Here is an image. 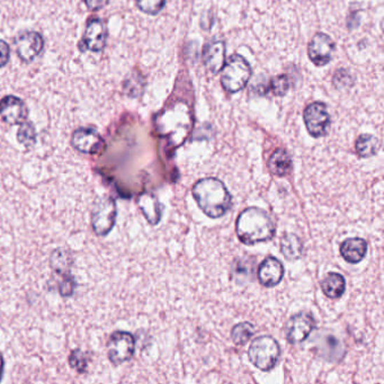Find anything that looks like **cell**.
I'll use <instances>...</instances> for the list:
<instances>
[{
	"instance_id": "6da1fadb",
	"label": "cell",
	"mask_w": 384,
	"mask_h": 384,
	"mask_svg": "<svg viewBox=\"0 0 384 384\" xmlns=\"http://www.w3.org/2000/svg\"><path fill=\"white\" fill-rule=\"evenodd\" d=\"M236 232L241 243L254 246L272 240L276 227L265 210L250 206L239 214L236 222Z\"/></svg>"
},
{
	"instance_id": "7a4b0ae2",
	"label": "cell",
	"mask_w": 384,
	"mask_h": 384,
	"mask_svg": "<svg viewBox=\"0 0 384 384\" xmlns=\"http://www.w3.org/2000/svg\"><path fill=\"white\" fill-rule=\"evenodd\" d=\"M193 197L199 208L212 219L223 217L232 206L228 188L213 177L199 179L193 186Z\"/></svg>"
},
{
	"instance_id": "3957f363",
	"label": "cell",
	"mask_w": 384,
	"mask_h": 384,
	"mask_svg": "<svg viewBox=\"0 0 384 384\" xmlns=\"http://www.w3.org/2000/svg\"><path fill=\"white\" fill-rule=\"evenodd\" d=\"M221 85L225 92L237 94L243 90L252 77V66L243 55H234L223 66Z\"/></svg>"
},
{
	"instance_id": "277c9868",
	"label": "cell",
	"mask_w": 384,
	"mask_h": 384,
	"mask_svg": "<svg viewBox=\"0 0 384 384\" xmlns=\"http://www.w3.org/2000/svg\"><path fill=\"white\" fill-rule=\"evenodd\" d=\"M248 357L250 363L259 370H273L280 361V345L271 336H260L249 346Z\"/></svg>"
},
{
	"instance_id": "5b68a950",
	"label": "cell",
	"mask_w": 384,
	"mask_h": 384,
	"mask_svg": "<svg viewBox=\"0 0 384 384\" xmlns=\"http://www.w3.org/2000/svg\"><path fill=\"white\" fill-rule=\"evenodd\" d=\"M116 204L111 197H101L96 201L92 211V227L99 236L110 234L115 225Z\"/></svg>"
},
{
	"instance_id": "8992f818",
	"label": "cell",
	"mask_w": 384,
	"mask_h": 384,
	"mask_svg": "<svg viewBox=\"0 0 384 384\" xmlns=\"http://www.w3.org/2000/svg\"><path fill=\"white\" fill-rule=\"evenodd\" d=\"M134 348L136 339L130 332H113L107 343V354L114 365H120L131 360L134 354Z\"/></svg>"
},
{
	"instance_id": "52a82bcc",
	"label": "cell",
	"mask_w": 384,
	"mask_h": 384,
	"mask_svg": "<svg viewBox=\"0 0 384 384\" xmlns=\"http://www.w3.org/2000/svg\"><path fill=\"white\" fill-rule=\"evenodd\" d=\"M306 130L313 138L326 136L330 129V115L326 105L315 101L306 107L304 113Z\"/></svg>"
},
{
	"instance_id": "ba28073f",
	"label": "cell",
	"mask_w": 384,
	"mask_h": 384,
	"mask_svg": "<svg viewBox=\"0 0 384 384\" xmlns=\"http://www.w3.org/2000/svg\"><path fill=\"white\" fill-rule=\"evenodd\" d=\"M315 318L309 312H299L286 322L284 332L290 344L304 343L315 329Z\"/></svg>"
},
{
	"instance_id": "9c48e42d",
	"label": "cell",
	"mask_w": 384,
	"mask_h": 384,
	"mask_svg": "<svg viewBox=\"0 0 384 384\" xmlns=\"http://www.w3.org/2000/svg\"><path fill=\"white\" fill-rule=\"evenodd\" d=\"M335 53V43L329 35L317 33L310 41L308 55L317 66H325L332 60Z\"/></svg>"
},
{
	"instance_id": "30bf717a",
	"label": "cell",
	"mask_w": 384,
	"mask_h": 384,
	"mask_svg": "<svg viewBox=\"0 0 384 384\" xmlns=\"http://www.w3.org/2000/svg\"><path fill=\"white\" fill-rule=\"evenodd\" d=\"M15 45L20 60L32 62L43 50L44 40L40 33L27 31L18 35L15 40Z\"/></svg>"
},
{
	"instance_id": "8fae6325",
	"label": "cell",
	"mask_w": 384,
	"mask_h": 384,
	"mask_svg": "<svg viewBox=\"0 0 384 384\" xmlns=\"http://www.w3.org/2000/svg\"><path fill=\"white\" fill-rule=\"evenodd\" d=\"M73 148L79 152L87 153V155H95L101 152L105 147V142L93 129L88 127H80L76 130L71 139Z\"/></svg>"
},
{
	"instance_id": "7c38bea8",
	"label": "cell",
	"mask_w": 384,
	"mask_h": 384,
	"mask_svg": "<svg viewBox=\"0 0 384 384\" xmlns=\"http://www.w3.org/2000/svg\"><path fill=\"white\" fill-rule=\"evenodd\" d=\"M106 43V29L99 18H93L87 24L84 38L80 42V50L83 52L90 50L93 52H101Z\"/></svg>"
},
{
	"instance_id": "4fadbf2b",
	"label": "cell",
	"mask_w": 384,
	"mask_h": 384,
	"mask_svg": "<svg viewBox=\"0 0 384 384\" xmlns=\"http://www.w3.org/2000/svg\"><path fill=\"white\" fill-rule=\"evenodd\" d=\"M29 115L27 104L16 96H5L0 101V116L8 125H20Z\"/></svg>"
},
{
	"instance_id": "5bb4252c",
	"label": "cell",
	"mask_w": 384,
	"mask_h": 384,
	"mask_svg": "<svg viewBox=\"0 0 384 384\" xmlns=\"http://www.w3.org/2000/svg\"><path fill=\"white\" fill-rule=\"evenodd\" d=\"M284 274L285 271L283 264L280 263L278 258H265L258 267V280L260 284L266 287L278 285L283 280Z\"/></svg>"
},
{
	"instance_id": "9a60e30c",
	"label": "cell",
	"mask_w": 384,
	"mask_h": 384,
	"mask_svg": "<svg viewBox=\"0 0 384 384\" xmlns=\"http://www.w3.org/2000/svg\"><path fill=\"white\" fill-rule=\"evenodd\" d=\"M203 61L206 69L212 73H219L225 64V45L221 41H215L206 45L203 51Z\"/></svg>"
},
{
	"instance_id": "2e32d148",
	"label": "cell",
	"mask_w": 384,
	"mask_h": 384,
	"mask_svg": "<svg viewBox=\"0 0 384 384\" xmlns=\"http://www.w3.org/2000/svg\"><path fill=\"white\" fill-rule=\"evenodd\" d=\"M367 243L363 238H348L341 245V257L350 264H358L364 259Z\"/></svg>"
},
{
	"instance_id": "e0dca14e",
	"label": "cell",
	"mask_w": 384,
	"mask_h": 384,
	"mask_svg": "<svg viewBox=\"0 0 384 384\" xmlns=\"http://www.w3.org/2000/svg\"><path fill=\"white\" fill-rule=\"evenodd\" d=\"M138 206L150 225H157L159 222L162 219V208L155 195L148 193L141 194L138 197Z\"/></svg>"
},
{
	"instance_id": "ac0fdd59",
	"label": "cell",
	"mask_w": 384,
	"mask_h": 384,
	"mask_svg": "<svg viewBox=\"0 0 384 384\" xmlns=\"http://www.w3.org/2000/svg\"><path fill=\"white\" fill-rule=\"evenodd\" d=\"M269 169L274 176L283 177L287 176L293 169V162H292L291 156L287 151L284 149H278L272 153V156L269 157V162H267Z\"/></svg>"
},
{
	"instance_id": "d6986e66",
	"label": "cell",
	"mask_w": 384,
	"mask_h": 384,
	"mask_svg": "<svg viewBox=\"0 0 384 384\" xmlns=\"http://www.w3.org/2000/svg\"><path fill=\"white\" fill-rule=\"evenodd\" d=\"M304 252V243L297 234H285L280 239V253L290 262L300 259Z\"/></svg>"
},
{
	"instance_id": "ffe728a7",
	"label": "cell",
	"mask_w": 384,
	"mask_h": 384,
	"mask_svg": "<svg viewBox=\"0 0 384 384\" xmlns=\"http://www.w3.org/2000/svg\"><path fill=\"white\" fill-rule=\"evenodd\" d=\"M321 290L327 298L339 299L346 290V280L339 273H330L321 282Z\"/></svg>"
},
{
	"instance_id": "44dd1931",
	"label": "cell",
	"mask_w": 384,
	"mask_h": 384,
	"mask_svg": "<svg viewBox=\"0 0 384 384\" xmlns=\"http://www.w3.org/2000/svg\"><path fill=\"white\" fill-rule=\"evenodd\" d=\"M381 143L376 136L372 134H362L356 140L355 149L358 156L361 158H370L376 156L380 150Z\"/></svg>"
},
{
	"instance_id": "7402d4cb",
	"label": "cell",
	"mask_w": 384,
	"mask_h": 384,
	"mask_svg": "<svg viewBox=\"0 0 384 384\" xmlns=\"http://www.w3.org/2000/svg\"><path fill=\"white\" fill-rule=\"evenodd\" d=\"M255 327L254 325L250 322H240V324L236 325L232 330V339L234 344L238 346H243L249 339L255 335Z\"/></svg>"
},
{
	"instance_id": "603a6c76",
	"label": "cell",
	"mask_w": 384,
	"mask_h": 384,
	"mask_svg": "<svg viewBox=\"0 0 384 384\" xmlns=\"http://www.w3.org/2000/svg\"><path fill=\"white\" fill-rule=\"evenodd\" d=\"M17 140L20 145L24 147L31 148L36 142V131L34 125L31 122H23L20 123L17 132Z\"/></svg>"
},
{
	"instance_id": "cb8c5ba5",
	"label": "cell",
	"mask_w": 384,
	"mask_h": 384,
	"mask_svg": "<svg viewBox=\"0 0 384 384\" xmlns=\"http://www.w3.org/2000/svg\"><path fill=\"white\" fill-rule=\"evenodd\" d=\"M166 0H136V6L141 12L149 15H157L165 6Z\"/></svg>"
},
{
	"instance_id": "d4e9b609",
	"label": "cell",
	"mask_w": 384,
	"mask_h": 384,
	"mask_svg": "<svg viewBox=\"0 0 384 384\" xmlns=\"http://www.w3.org/2000/svg\"><path fill=\"white\" fill-rule=\"evenodd\" d=\"M70 367H73V370L78 373L86 372L87 370V358L84 353L80 350H76L71 352L69 357Z\"/></svg>"
},
{
	"instance_id": "484cf974",
	"label": "cell",
	"mask_w": 384,
	"mask_h": 384,
	"mask_svg": "<svg viewBox=\"0 0 384 384\" xmlns=\"http://www.w3.org/2000/svg\"><path fill=\"white\" fill-rule=\"evenodd\" d=\"M273 93L276 96H284L290 90V80L286 76H278L271 83Z\"/></svg>"
},
{
	"instance_id": "4316f807",
	"label": "cell",
	"mask_w": 384,
	"mask_h": 384,
	"mask_svg": "<svg viewBox=\"0 0 384 384\" xmlns=\"http://www.w3.org/2000/svg\"><path fill=\"white\" fill-rule=\"evenodd\" d=\"M9 55H10V50L8 44L5 41L0 40V68L6 66L9 61Z\"/></svg>"
},
{
	"instance_id": "83f0119b",
	"label": "cell",
	"mask_w": 384,
	"mask_h": 384,
	"mask_svg": "<svg viewBox=\"0 0 384 384\" xmlns=\"http://www.w3.org/2000/svg\"><path fill=\"white\" fill-rule=\"evenodd\" d=\"M108 1L110 0H85V3L90 10L96 12V10H101V8H104Z\"/></svg>"
},
{
	"instance_id": "f1b7e54d",
	"label": "cell",
	"mask_w": 384,
	"mask_h": 384,
	"mask_svg": "<svg viewBox=\"0 0 384 384\" xmlns=\"http://www.w3.org/2000/svg\"><path fill=\"white\" fill-rule=\"evenodd\" d=\"M3 357L1 354H0V380H1V376H3Z\"/></svg>"
}]
</instances>
